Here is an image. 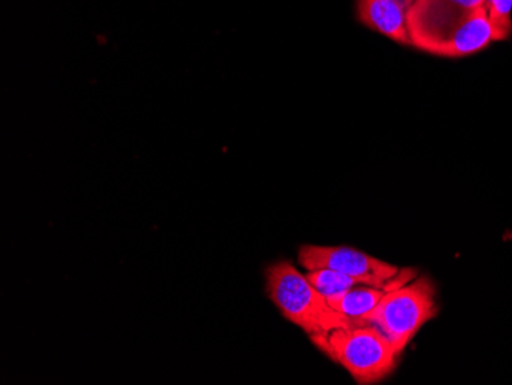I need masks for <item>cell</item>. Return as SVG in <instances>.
Here are the masks:
<instances>
[{
    "label": "cell",
    "instance_id": "cell-1",
    "mask_svg": "<svg viewBox=\"0 0 512 385\" xmlns=\"http://www.w3.org/2000/svg\"><path fill=\"white\" fill-rule=\"evenodd\" d=\"M310 339L316 349L338 362L361 385L376 384L387 378L402 356L370 323L350 324Z\"/></svg>",
    "mask_w": 512,
    "mask_h": 385
},
{
    "label": "cell",
    "instance_id": "cell-2",
    "mask_svg": "<svg viewBox=\"0 0 512 385\" xmlns=\"http://www.w3.org/2000/svg\"><path fill=\"white\" fill-rule=\"evenodd\" d=\"M266 289L281 315L310 338L352 324L289 261H278L267 267Z\"/></svg>",
    "mask_w": 512,
    "mask_h": 385
},
{
    "label": "cell",
    "instance_id": "cell-3",
    "mask_svg": "<svg viewBox=\"0 0 512 385\" xmlns=\"http://www.w3.org/2000/svg\"><path fill=\"white\" fill-rule=\"evenodd\" d=\"M411 45L439 57L471 56L494 42L486 8L471 13L407 14Z\"/></svg>",
    "mask_w": 512,
    "mask_h": 385
},
{
    "label": "cell",
    "instance_id": "cell-4",
    "mask_svg": "<svg viewBox=\"0 0 512 385\" xmlns=\"http://www.w3.org/2000/svg\"><path fill=\"white\" fill-rule=\"evenodd\" d=\"M436 295L430 278L416 277L405 286L388 290L367 323L373 324L402 355L417 332L436 318Z\"/></svg>",
    "mask_w": 512,
    "mask_h": 385
},
{
    "label": "cell",
    "instance_id": "cell-5",
    "mask_svg": "<svg viewBox=\"0 0 512 385\" xmlns=\"http://www.w3.org/2000/svg\"><path fill=\"white\" fill-rule=\"evenodd\" d=\"M299 264L306 270L332 269L348 275L362 286L398 289L417 277L414 269H399L347 246H302Z\"/></svg>",
    "mask_w": 512,
    "mask_h": 385
},
{
    "label": "cell",
    "instance_id": "cell-6",
    "mask_svg": "<svg viewBox=\"0 0 512 385\" xmlns=\"http://www.w3.org/2000/svg\"><path fill=\"white\" fill-rule=\"evenodd\" d=\"M404 0H356V19L394 42L411 45Z\"/></svg>",
    "mask_w": 512,
    "mask_h": 385
},
{
    "label": "cell",
    "instance_id": "cell-7",
    "mask_svg": "<svg viewBox=\"0 0 512 385\" xmlns=\"http://www.w3.org/2000/svg\"><path fill=\"white\" fill-rule=\"evenodd\" d=\"M388 290L384 287L356 286L345 292L344 295L332 298L329 301L330 306L341 313L344 318L352 324L367 323L371 313L375 312L378 304L381 303L385 293Z\"/></svg>",
    "mask_w": 512,
    "mask_h": 385
},
{
    "label": "cell",
    "instance_id": "cell-8",
    "mask_svg": "<svg viewBox=\"0 0 512 385\" xmlns=\"http://www.w3.org/2000/svg\"><path fill=\"white\" fill-rule=\"evenodd\" d=\"M307 278H309L313 287L321 293L322 297L327 298V300L344 295L345 292L353 289V287L361 286L358 281L353 280L348 275L341 274V272H336V270L332 269L309 270Z\"/></svg>",
    "mask_w": 512,
    "mask_h": 385
},
{
    "label": "cell",
    "instance_id": "cell-9",
    "mask_svg": "<svg viewBox=\"0 0 512 385\" xmlns=\"http://www.w3.org/2000/svg\"><path fill=\"white\" fill-rule=\"evenodd\" d=\"M486 0H414L408 14L471 13L485 8Z\"/></svg>",
    "mask_w": 512,
    "mask_h": 385
},
{
    "label": "cell",
    "instance_id": "cell-10",
    "mask_svg": "<svg viewBox=\"0 0 512 385\" xmlns=\"http://www.w3.org/2000/svg\"><path fill=\"white\" fill-rule=\"evenodd\" d=\"M485 8L493 28L494 42L508 39L512 33V0H486Z\"/></svg>",
    "mask_w": 512,
    "mask_h": 385
},
{
    "label": "cell",
    "instance_id": "cell-11",
    "mask_svg": "<svg viewBox=\"0 0 512 385\" xmlns=\"http://www.w3.org/2000/svg\"><path fill=\"white\" fill-rule=\"evenodd\" d=\"M404 2H405V5H407V8H410L411 5L414 4V0H404Z\"/></svg>",
    "mask_w": 512,
    "mask_h": 385
}]
</instances>
